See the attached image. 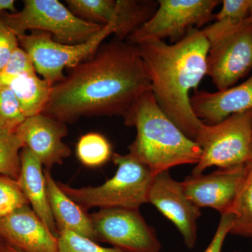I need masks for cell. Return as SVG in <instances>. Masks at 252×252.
<instances>
[{
    "label": "cell",
    "mask_w": 252,
    "mask_h": 252,
    "mask_svg": "<svg viewBox=\"0 0 252 252\" xmlns=\"http://www.w3.org/2000/svg\"><path fill=\"white\" fill-rule=\"evenodd\" d=\"M19 46L17 35L0 18V70L6 65L11 55Z\"/></svg>",
    "instance_id": "obj_28"
},
{
    "label": "cell",
    "mask_w": 252,
    "mask_h": 252,
    "mask_svg": "<svg viewBox=\"0 0 252 252\" xmlns=\"http://www.w3.org/2000/svg\"><path fill=\"white\" fill-rule=\"evenodd\" d=\"M148 203L175 225L187 248H194L198 240V220L201 212L186 195L182 182L174 180L169 171L154 176Z\"/></svg>",
    "instance_id": "obj_11"
},
{
    "label": "cell",
    "mask_w": 252,
    "mask_h": 252,
    "mask_svg": "<svg viewBox=\"0 0 252 252\" xmlns=\"http://www.w3.org/2000/svg\"><path fill=\"white\" fill-rule=\"evenodd\" d=\"M0 252H18L16 250L10 248L8 245L0 242Z\"/></svg>",
    "instance_id": "obj_31"
},
{
    "label": "cell",
    "mask_w": 252,
    "mask_h": 252,
    "mask_svg": "<svg viewBox=\"0 0 252 252\" xmlns=\"http://www.w3.org/2000/svg\"><path fill=\"white\" fill-rule=\"evenodd\" d=\"M220 12L214 16L216 21L243 22L250 16L252 0H224Z\"/></svg>",
    "instance_id": "obj_27"
},
{
    "label": "cell",
    "mask_w": 252,
    "mask_h": 252,
    "mask_svg": "<svg viewBox=\"0 0 252 252\" xmlns=\"http://www.w3.org/2000/svg\"><path fill=\"white\" fill-rule=\"evenodd\" d=\"M67 7L78 17L97 24L114 22L117 0H67Z\"/></svg>",
    "instance_id": "obj_21"
},
{
    "label": "cell",
    "mask_w": 252,
    "mask_h": 252,
    "mask_svg": "<svg viewBox=\"0 0 252 252\" xmlns=\"http://www.w3.org/2000/svg\"><path fill=\"white\" fill-rule=\"evenodd\" d=\"M116 32L115 23H109L89 40L73 45L57 42L44 32L34 31L17 36L20 46L29 55L36 72L54 86L65 77L64 68L72 69L90 59L103 41L111 34L115 35Z\"/></svg>",
    "instance_id": "obj_7"
},
{
    "label": "cell",
    "mask_w": 252,
    "mask_h": 252,
    "mask_svg": "<svg viewBox=\"0 0 252 252\" xmlns=\"http://www.w3.org/2000/svg\"><path fill=\"white\" fill-rule=\"evenodd\" d=\"M228 213L233 216L230 234L252 238V159L246 164V174Z\"/></svg>",
    "instance_id": "obj_19"
},
{
    "label": "cell",
    "mask_w": 252,
    "mask_h": 252,
    "mask_svg": "<svg viewBox=\"0 0 252 252\" xmlns=\"http://www.w3.org/2000/svg\"><path fill=\"white\" fill-rule=\"evenodd\" d=\"M220 2L218 0H159L152 18L126 41L134 45L152 39L180 41L192 28L198 29L213 19V11Z\"/></svg>",
    "instance_id": "obj_8"
},
{
    "label": "cell",
    "mask_w": 252,
    "mask_h": 252,
    "mask_svg": "<svg viewBox=\"0 0 252 252\" xmlns=\"http://www.w3.org/2000/svg\"><path fill=\"white\" fill-rule=\"evenodd\" d=\"M26 119L14 93L8 87H0V127L16 132Z\"/></svg>",
    "instance_id": "obj_24"
},
{
    "label": "cell",
    "mask_w": 252,
    "mask_h": 252,
    "mask_svg": "<svg viewBox=\"0 0 252 252\" xmlns=\"http://www.w3.org/2000/svg\"><path fill=\"white\" fill-rule=\"evenodd\" d=\"M190 102L195 115L207 125H215L233 114L252 110V75L240 85L225 90L196 91Z\"/></svg>",
    "instance_id": "obj_15"
},
{
    "label": "cell",
    "mask_w": 252,
    "mask_h": 252,
    "mask_svg": "<svg viewBox=\"0 0 252 252\" xmlns=\"http://www.w3.org/2000/svg\"><path fill=\"white\" fill-rule=\"evenodd\" d=\"M246 164L188 176L182 182L186 195L200 209L212 208L220 215L228 213L245 178Z\"/></svg>",
    "instance_id": "obj_12"
},
{
    "label": "cell",
    "mask_w": 252,
    "mask_h": 252,
    "mask_svg": "<svg viewBox=\"0 0 252 252\" xmlns=\"http://www.w3.org/2000/svg\"><path fill=\"white\" fill-rule=\"evenodd\" d=\"M76 153L79 161L89 167L102 166L113 156L110 142L97 132L81 136L77 142Z\"/></svg>",
    "instance_id": "obj_20"
},
{
    "label": "cell",
    "mask_w": 252,
    "mask_h": 252,
    "mask_svg": "<svg viewBox=\"0 0 252 252\" xmlns=\"http://www.w3.org/2000/svg\"><path fill=\"white\" fill-rule=\"evenodd\" d=\"M125 124L137 129L129 154L148 167L154 176L179 165H196L200 160L202 152L198 144L165 115L151 91L140 97Z\"/></svg>",
    "instance_id": "obj_3"
},
{
    "label": "cell",
    "mask_w": 252,
    "mask_h": 252,
    "mask_svg": "<svg viewBox=\"0 0 252 252\" xmlns=\"http://www.w3.org/2000/svg\"><path fill=\"white\" fill-rule=\"evenodd\" d=\"M3 86L14 93L26 119L43 112L53 88L45 79L38 77L36 72L11 78Z\"/></svg>",
    "instance_id": "obj_18"
},
{
    "label": "cell",
    "mask_w": 252,
    "mask_h": 252,
    "mask_svg": "<svg viewBox=\"0 0 252 252\" xmlns=\"http://www.w3.org/2000/svg\"><path fill=\"white\" fill-rule=\"evenodd\" d=\"M36 72L29 55L21 46L15 50L9 61L0 70V87L11 78Z\"/></svg>",
    "instance_id": "obj_26"
},
{
    "label": "cell",
    "mask_w": 252,
    "mask_h": 252,
    "mask_svg": "<svg viewBox=\"0 0 252 252\" xmlns=\"http://www.w3.org/2000/svg\"></svg>",
    "instance_id": "obj_34"
},
{
    "label": "cell",
    "mask_w": 252,
    "mask_h": 252,
    "mask_svg": "<svg viewBox=\"0 0 252 252\" xmlns=\"http://www.w3.org/2000/svg\"><path fill=\"white\" fill-rule=\"evenodd\" d=\"M252 68V23L239 27L210 43L206 75L218 91L232 87Z\"/></svg>",
    "instance_id": "obj_10"
},
{
    "label": "cell",
    "mask_w": 252,
    "mask_h": 252,
    "mask_svg": "<svg viewBox=\"0 0 252 252\" xmlns=\"http://www.w3.org/2000/svg\"><path fill=\"white\" fill-rule=\"evenodd\" d=\"M220 220L215 235L204 252H221L227 235L230 234L233 225V216L227 213L220 215Z\"/></svg>",
    "instance_id": "obj_29"
},
{
    "label": "cell",
    "mask_w": 252,
    "mask_h": 252,
    "mask_svg": "<svg viewBox=\"0 0 252 252\" xmlns=\"http://www.w3.org/2000/svg\"><path fill=\"white\" fill-rule=\"evenodd\" d=\"M0 242L18 252H59L58 236L30 205L0 220Z\"/></svg>",
    "instance_id": "obj_14"
},
{
    "label": "cell",
    "mask_w": 252,
    "mask_h": 252,
    "mask_svg": "<svg viewBox=\"0 0 252 252\" xmlns=\"http://www.w3.org/2000/svg\"><path fill=\"white\" fill-rule=\"evenodd\" d=\"M0 18L17 36L27 31L44 32L71 45L89 40L104 26L78 17L59 0H25L22 10L4 11Z\"/></svg>",
    "instance_id": "obj_5"
},
{
    "label": "cell",
    "mask_w": 252,
    "mask_h": 252,
    "mask_svg": "<svg viewBox=\"0 0 252 252\" xmlns=\"http://www.w3.org/2000/svg\"><path fill=\"white\" fill-rule=\"evenodd\" d=\"M23 147L16 132L0 127V175L18 180L21 172L20 154Z\"/></svg>",
    "instance_id": "obj_22"
},
{
    "label": "cell",
    "mask_w": 252,
    "mask_h": 252,
    "mask_svg": "<svg viewBox=\"0 0 252 252\" xmlns=\"http://www.w3.org/2000/svg\"><path fill=\"white\" fill-rule=\"evenodd\" d=\"M240 252L235 251V252Z\"/></svg>",
    "instance_id": "obj_33"
},
{
    "label": "cell",
    "mask_w": 252,
    "mask_h": 252,
    "mask_svg": "<svg viewBox=\"0 0 252 252\" xmlns=\"http://www.w3.org/2000/svg\"><path fill=\"white\" fill-rule=\"evenodd\" d=\"M21 172L18 182L33 211L50 231L58 236L59 230L51 212L42 164L26 147L20 154Z\"/></svg>",
    "instance_id": "obj_16"
},
{
    "label": "cell",
    "mask_w": 252,
    "mask_h": 252,
    "mask_svg": "<svg viewBox=\"0 0 252 252\" xmlns=\"http://www.w3.org/2000/svg\"><path fill=\"white\" fill-rule=\"evenodd\" d=\"M58 242L59 252H124L119 249L100 246L91 239L67 230H59Z\"/></svg>",
    "instance_id": "obj_25"
},
{
    "label": "cell",
    "mask_w": 252,
    "mask_h": 252,
    "mask_svg": "<svg viewBox=\"0 0 252 252\" xmlns=\"http://www.w3.org/2000/svg\"><path fill=\"white\" fill-rule=\"evenodd\" d=\"M117 171L112 178L97 187L74 188L57 182L60 189L86 212L92 208L140 210L148 203L149 189L154 176L130 154H113Z\"/></svg>",
    "instance_id": "obj_4"
},
{
    "label": "cell",
    "mask_w": 252,
    "mask_h": 252,
    "mask_svg": "<svg viewBox=\"0 0 252 252\" xmlns=\"http://www.w3.org/2000/svg\"><path fill=\"white\" fill-rule=\"evenodd\" d=\"M44 172L50 207L59 231L69 230L98 242L91 215L62 191L50 170L45 169Z\"/></svg>",
    "instance_id": "obj_17"
},
{
    "label": "cell",
    "mask_w": 252,
    "mask_h": 252,
    "mask_svg": "<svg viewBox=\"0 0 252 252\" xmlns=\"http://www.w3.org/2000/svg\"><path fill=\"white\" fill-rule=\"evenodd\" d=\"M194 141L202 154L191 175H201L213 166L248 163L252 158V110L233 114L215 125L203 122Z\"/></svg>",
    "instance_id": "obj_6"
},
{
    "label": "cell",
    "mask_w": 252,
    "mask_h": 252,
    "mask_svg": "<svg viewBox=\"0 0 252 252\" xmlns=\"http://www.w3.org/2000/svg\"><path fill=\"white\" fill-rule=\"evenodd\" d=\"M249 17H250V21H251V22L252 23V4L251 6V9H250V16H249Z\"/></svg>",
    "instance_id": "obj_32"
},
{
    "label": "cell",
    "mask_w": 252,
    "mask_h": 252,
    "mask_svg": "<svg viewBox=\"0 0 252 252\" xmlns=\"http://www.w3.org/2000/svg\"><path fill=\"white\" fill-rule=\"evenodd\" d=\"M30 205L18 181L0 175V220Z\"/></svg>",
    "instance_id": "obj_23"
},
{
    "label": "cell",
    "mask_w": 252,
    "mask_h": 252,
    "mask_svg": "<svg viewBox=\"0 0 252 252\" xmlns=\"http://www.w3.org/2000/svg\"><path fill=\"white\" fill-rule=\"evenodd\" d=\"M136 46L158 105L187 137L195 140L203 122L192 110L189 94L206 75L210 43L200 30L192 28L174 44L152 39Z\"/></svg>",
    "instance_id": "obj_2"
},
{
    "label": "cell",
    "mask_w": 252,
    "mask_h": 252,
    "mask_svg": "<svg viewBox=\"0 0 252 252\" xmlns=\"http://www.w3.org/2000/svg\"><path fill=\"white\" fill-rule=\"evenodd\" d=\"M16 133L48 170L70 156V147L63 141L68 134L67 124L54 118L43 114L27 118Z\"/></svg>",
    "instance_id": "obj_13"
},
{
    "label": "cell",
    "mask_w": 252,
    "mask_h": 252,
    "mask_svg": "<svg viewBox=\"0 0 252 252\" xmlns=\"http://www.w3.org/2000/svg\"><path fill=\"white\" fill-rule=\"evenodd\" d=\"M14 0H0V14L6 11L11 13L17 12Z\"/></svg>",
    "instance_id": "obj_30"
},
{
    "label": "cell",
    "mask_w": 252,
    "mask_h": 252,
    "mask_svg": "<svg viewBox=\"0 0 252 252\" xmlns=\"http://www.w3.org/2000/svg\"><path fill=\"white\" fill-rule=\"evenodd\" d=\"M151 83L137 46L114 38L53 86L41 114L67 124L83 117L132 116Z\"/></svg>",
    "instance_id": "obj_1"
},
{
    "label": "cell",
    "mask_w": 252,
    "mask_h": 252,
    "mask_svg": "<svg viewBox=\"0 0 252 252\" xmlns=\"http://www.w3.org/2000/svg\"><path fill=\"white\" fill-rule=\"evenodd\" d=\"M97 241L124 252H160L162 245L154 227L140 210L100 209L91 215Z\"/></svg>",
    "instance_id": "obj_9"
}]
</instances>
